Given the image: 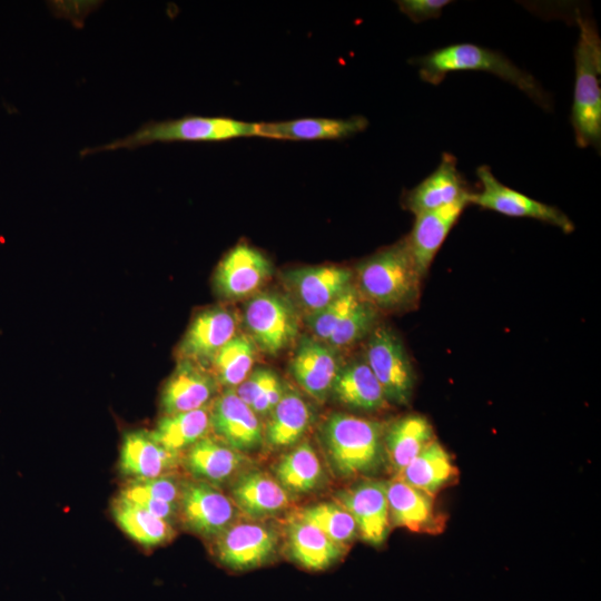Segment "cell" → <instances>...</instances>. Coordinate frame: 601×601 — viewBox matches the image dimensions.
<instances>
[{
  "mask_svg": "<svg viewBox=\"0 0 601 601\" xmlns=\"http://www.w3.org/2000/svg\"><path fill=\"white\" fill-rule=\"evenodd\" d=\"M411 63L418 68L421 79L433 86L440 85L450 72H490L515 86L541 108L548 111L552 109L551 97L539 81L508 57L492 49L474 43H453L414 58Z\"/></svg>",
  "mask_w": 601,
  "mask_h": 601,
  "instance_id": "obj_1",
  "label": "cell"
},
{
  "mask_svg": "<svg viewBox=\"0 0 601 601\" xmlns=\"http://www.w3.org/2000/svg\"><path fill=\"white\" fill-rule=\"evenodd\" d=\"M421 274L407 239L386 247L356 267L357 290L376 309L401 311L420 297Z\"/></svg>",
  "mask_w": 601,
  "mask_h": 601,
  "instance_id": "obj_2",
  "label": "cell"
},
{
  "mask_svg": "<svg viewBox=\"0 0 601 601\" xmlns=\"http://www.w3.org/2000/svg\"><path fill=\"white\" fill-rule=\"evenodd\" d=\"M385 426L373 420L333 413L324 423L323 443L332 469L341 477L368 476L386 462Z\"/></svg>",
  "mask_w": 601,
  "mask_h": 601,
  "instance_id": "obj_3",
  "label": "cell"
},
{
  "mask_svg": "<svg viewBox=\"0 0 601 601\" xmlns=\"http://www.w3.org/2000/svg\"><path fill=\"white\" fill-rule=\"evenodd\" d=\"M579 38L574 50L575 81L571 125L580 148L601 144V41L595 23L577 17Z\"/></svg>",
  "mask_w": 601,
  "mask_h": 601,
  "instance_id": "obj_4",
  "label": "cell"
},
{
  "mask_svg": "<svg viewBox=\"0 0 601 601\" xmlns=\"http://www.w3.org/2000/svg\"><path fill=\"white\" fill-rule=\"evenodd\" d=\"M257 124L225 117L186 116L178 119L148 121L132 134L97 147H86L80 156L101 151L137 149L154 142L221 141L256 136Z\"/></svg>",
  "mask_w": 601,
  "mask_h": 601,
  "instance_id": "obj_5",
  "label": "cell"
},
{
  "mask_svg": "<svg viewBox=\"0 0 601 601\" xmlns=\"http://www.w3.org/2000/svg\"><path fill=\"white\" fill-rule=\"evenodd\" d=\"M364 359L381 384L388 403H410L415 374L403 342L391 327H374L366 342Z\"/></svg>",
  "mask_w": 601,
  "mask_h": 601,
  "instance_id": "obj_6",
  "label": "cell"
},
{
  "mask_svg": "<svg viewBox=\"0 0 601 601\" xmlns=\"http://www.w3.org/2000/svg\"><path fill=\"white\" fill-rule=\"evenodd\" d=\"M243 319L250 339L264 353L276 355L298 334V314L285 296L256 293L244 306Z\"/></svg>",
  "mask_w": 601,
  "mask_h": 601,
  "instance_id": "obj_7",
  "label": "cell"
},
{
  "mask_svg": "<svg viewBox=\"0 0 601 601\" xmlns=\"http://www.w3.org/2000/svg\"><path fill=\"white\" fill-rule=\"evenodd\" d=\"M476 176L481 190L470 193V204L509 217L536 219L555 226L564 233H571L574 229L573 223L562 210L503 185L487 165L479 166Z\"/></svg>",
  "mask_w": 601,
  "mask_h": 601,
  "instance_id": "obj_8",
  "label": "cell"
},
{
  "mask_svg": "<svg viewBox=\"0 0 601 601\" xmlns=\"http://www.w3.org/2000/svg\"><path fill=\"white\" fill-rule=\"evenodd\" d=\"M215 556L225 568L248 571L269 562L278 546L277 532L257 522L231 523L215 539Z\"/></svg>",
  "mask_w": 601,
  "mask_h": 601,
  "instance_id": "obj_9",
  "label": "cell"
},
{
  "mask_svg": "<svg viewBox=\"0 0 601 601\" xmlns=\"http://www.w3.org/2000/svg\"><path fill=\"white\" fill-rule=\"evenodd\" d=\"M235 504L216 485L196 480L183 482L179 512L184 525L207 539H216L235 519Z\"/></svg>",
  "mask_w": 601,
  "mask_h": 601,
  "instance_id": "obj_10",
  "label": "cell"
},
{
  "mask_svg": "<svg viewBox=\"0 0 601 601\" xmlns=\"http://www.w3.org/2000/svg\"><path fill=\"white\" fill-rule=\"evenodd\" d=\"M337 503L353 516L357 535L366 543L383 544L390 531L386 482L363 481L336 494Z\"/></svg>",
  "mask_w": 601,
  "mask_h": 601,
  "instance_id": "obj_11",
  "label": "cell"
},
{
  "mask_svg": "<svg viewBox=\"0 0 601 601\" xmlns=\"http://www.w3.org/2000/svg\"><path fill=\"white\" fill-rule=\"evenodd\" d=\"M210 427L221 442L243 454L258 449L264 441L259 417L235 388H226L213 402Z\"/></svg>",
  "mask_w": 601,
  "mask_h": 601,
  "instance_id": "obj_12",
  "label": "cell"
},
{
  "mask_svg": "<svg viewBox=\"0 0 601 601\" xmlns=\"http://www.w3.org/2000/svg\"><path fill=\"white\" fill-rule=\"evenodd\" d=\"M342 367L337 349L314 336H303L290 361V373L302 390L318 402L331 395Z\"/></svg>",
  "mask_w": 601,
  "mask_h": 601,
  "instance_id": "obj_13",
  "label": "cell"
},
{
  "mask_svg": "<svg viewBox=\"0 0 601 601\" xmlns=\"http://www.w3.org/2000/svg\"><path fill=\"white\" fill-rule=\"evenodd\" d=\"M272 272V264L263 253L238 244L219 263L215 283L223 296L237 299L255 295Z\"/></svg>",
  "mask_w": 601,
  "mask_h": 601,
  "instance_id": "obj_14",
  "label": "cell"
},
{
  "mask_svg": "<svg viewBox=\"0 0 601 601\" xmlns=\"http://www.w3.org/2000/svg\"><path fill=\"white\" fill-rule=\"evenodd\" d=\"M390 523L412 532L439 534L445 529V515L434 497L400 479L386 482Z\"/></svg>",
  "mask_w": 601,
  "mask_h": 601,
  "instance_id": "obj_15",
  "label": "cell"
},
{
  "mask_svg": "<svg viewBox=\"0 0 601 601\" xmlns=\"http://www.w3.org/2000/svg\"><path fill=\"white\" fill-rule=\"evenodd\" d=\"M285 280L299 304L312 314L353 286V273L335 265L312 266L287 272Z\"/></svg>",
  "mask_w": 601,
  "mask_h": 601,
  "instance_id": "obj_16",
  "label": "cell"
},
{
  "mask_svg": "<svg viewBox=\"0 0 601 601\" xmlns=\"http://www.w3.org/2000/svg\"><path fill=\"white\" fill-rule=\"evenodd\" d=\"M236 316L224 307H213L198 314L188 327L179 355L185 361L211 362L216 353L236 336Z\"/></svg>",
  "mask_w": 601,
  "mask_h": 601,
  "instance_id": "obj_17",
  "label": "cell"
},
{
  "mask_svg": "<svg viewBox=\"0 0 601 601\" xmlns=\"http://www.w3.org/2000/svg\"><path fill=\"white\" fill-rule=\"evenodd\" d=\"M471 191L457 169L456 157L443 152L436 169L404 196V206L414 215L451 205Z\"/></svg>",
  "mask_w": 601,
  "mask_h": 601,
  "instance_id": "obj_18",
  "label": "cell"
},
{
  "mask_svg": "<svg viewBox=\"0 0 601 601\" xmlns=\"http://www.w3.org/2000/svg\"><path fill=\"white\" fill-rule=\"evenodd\" d=\"M469 195L451 205L415 215L413 229L406 239L422 277L426 275L436 253L470 205Z\"/></svg>",
  "mask_w": 601,
  "mask_h": 601,
  "instance_id": "obj_19",
  "label": "cell"
},
{
  "mask_svg": "<svg viewBox=\"0 0 601 601\" xmlns=\"http://www.w3.org/2000/svg\"><path fill=\"white\" fill-rule=\"evenodd\" d=\"M216 390L214 375L183 359L164 385L160 406L165 415L198 410L208 406Z\"/></svg>",
  "mask_w": 601,
  "mask_h": 601,
  "instance_id": "obj_20",
  "label": "cell"
},
{
  "mask_svg": "<svg viewBox=\"0 0 601 601\" xmlns=\"http://www.w3.org/2000/svg\"><path fill=\"white\" fill-rule=\"evenodd\" d=\"M179 461V453L160 445L148 431H130L122 437L119 470L131 480H147L168 474Z\"/></svg>",
  "mask_w": 601,
  "mask_h": 601,
  "instance_id": "obj_21",
  "label": "cell"
},
{
  "mask_svg": "<svg viewBox=\"0 0 601 601\" xmlns=\"http://www.w3.org/2000/svg\"><path fill=\"white\" fill-rule=\"evenodd\" d=\"M435 440L432 424L421 414L405 415L385 426L383 439L385 460L394 476Z\"/></svg>",
  "mask_w": 601,
  "mask_h": 601,
  "instance_id": "obj_22",
  "label": "cell"
},
{
  "mask_svg": "<svg viewBox=\"0 0 601 601\" xmlns=\"http://www.w3.org/2000/svg\"><path fill=\"white\" fill-rule=\"evenodd\" d=\"M230 494L235 506L252 519L277 514L289 505L288 492L275 477L258 470L242 474Z\"/></svg>",
  "mask_w": 601,
  "mask_h": 601,
  "instance_id": "obj_23",
  "label": "cell"
},
{
  "mask_svg": "<svg viewBox=\"0 0 601 601\" xmlns=\"http://www.w3.org/2000/svg\"><path fill=\"white\" fill-rule=\"evenodd\" d=\"M287 551L290 559L308 571H322L342 559L346 546L332 541L317 528L299 516L286 530Z\"/></svg>",
  "mask_w": 601,
  "mask_h": 601,
  "instance_id": "obj_24",
  "label": "cell"
},
{
  "mask_svg": "<svg viewBox=\"0 0 601 601\" xmlns=\"http://www.w3.org/2000/svg\"><path fill=\"white\" fill-rule=\"evenodd\" d=\"M331 395L353 410L374 412L388 406L384 391L364 358L342 365Z\"/></svg>",
  "mask_w": 601,
  "mask_h": 601,
  "instance_id": "obj_25",
  "label": "cell"
},
{
  "mask_svg": "<svg viewBox=\"0 0 601 601\" xmlns=\"http://www.w3.org/2000/svg\"><path fill=\"white\" fill-rule=\"evenodd\" d=\"M246 456L220 440L205 436L187 449L185 466L197 480L218 485L246 464Z\"/></svg>",
  "mask_w": 601,
  "mask_h": 601,
  "instance_id": "obj_26",
  "label": "cell"
},
{
  "mask_svg": "<svg viewBox=\"0 0 601 601\" xmlns=\"http://www.w3.org/2000/svg\"><path fill=\"white\" fill-rule=\"evenodd\" d=\"M366 126L367 120L359 116L349 119L303 118L257 124L256 136L289 140L341 139L363 131Z\"/></svg>",
  "mask_w": 601,
  "mask_h": 601,
  "instance_id": "obj_27",
  "label": "cell"
},
{
  "mask_svg": "<svg viewBox=\"0 0 601 601\" xmlns=\"http://www.w3.org/2000/svg\"><path fill=\"white\" fill-rule=\"evenodd\" d=\"M394 477L434 497L457 482L459 470L451 454L435 440Z\"/></svg>",
  "mask_w": 601,
  "mask_h": 601,
  "instance_id": "obj_28",
  "label": "cell"
},
{
  "mask_svg": "<svg viewBox=\"0 0 601 601\" xmlns=\"http://www.w3.org/2000/svg\"><path fill=\"white\" fill-rule=\"evenodd\" d=\"M267 417L264 439L273 449H283L295 445L303 437L313 421V412L299 393L286 387Z\"/></svg>",
  "mask_w": 601,
  "mask_h": 601,
  "instance_id": "obj_29",
  "label": "cell"
},
{
  "mask_svg": "<svg viewBox=\"0 0 601 601\" xmlns=\"http://www.w3.org/2000/svg\"><path fill=\"white\" fill-rule=\"evenodd\" d=\"M181 487L183 482L165 474L147 480H130L120 490L119 496L173 524L179 512Z\"/></svg>",
  "mask_w": 601,
  "mask_h": 601,
  "instance_id": "obj_30",
  "label": "cell"
},
{
  "mask_svg": "<svg viewBox=\"0 0 601 601\" xmlns=\"http://www.w3.org/2000/svg\"><path fill=\"white\" fill-rule=\"evenodd\" d=\"M111 514L121 531L145 548L168 542L175 534L173 524L119 495L111 503Z\"/></svg>",
  "mask_w": 601,
  "mask_h": 601,
  "instance_id": "obj_31",
  "label": "cell"
},
{
  "mask_svg": "<svg viewBox=\"0 0 601 601\" xmlns=\"http://www.w3.org/2000/svg\"><path fill=\"white\" fill-rule=\"evenodd\" d=\"M275 479L294 494L315 490L324 479V470L314 447L308 442L294 446L276 464Z\"/></svg>",
  "mask_w": 601,
  "mask_h": 601,
  "instance_id": "obj_32",
  "label": "cell"
},
{
  "mask_svg": "<svg viewBox=\"0 0 601 601\" xmlns=\"http://www.w3.org/2000/svg\"><path fill=\"white\" fill-rule=\"evenodd\" d=\"M210 428V407L162 416L152 437L171 452L180 453L205 437Z\"/></svg>",
  "mask_w": 601,
  "mask_h": 601,
  "instance_id": "obj_33",
  "label": "cell"
},
{
  "mask_svg": "<svg viewBox=\"0 0 601 601\" xmlns=\"http://www.w3.org/2000/svg\"><path fill=\"white\" fill-rule=\"evenodd\" d=\"M256 345L249 336L237 334L213 357L211 365L217 383L236 388L253 371Z\"/></svg>",
  "mask_w": 601,
  "mask_h": 601,
  "instance_id": "obj_34",
  "label": "cell"
},
{
  "mask_svg": "<svg viewBox=\"0 0 601 601\" xmlns=\"http://www.w3.org/2000/svg\"><path fill=\"white\" fill-rule=\"evenodd\" d=\"M297 516L317 528L332 541L344 546L357 535V526L353 516L337 502L308 505Z\"/></svg>",
  "mask_w": 601,
  "mask_h": 601,
  "instance_id": "obj_35",
  "label": "cell"
},
{
  "mask_svg": "<svg viewBox=\"0 0 601 601\" xmlns=\"http://www.w3.org/2000/svg\"><path fill=\"white\" fill-rule=\"evenodd\" d=\"M376 321L377 309L362 297L325 343L335 349L351 346L370 335Z\"/></svg>",
  "mask_w": 601,
  "mask_h": 601,
  "instance_id": "obj_36",
  "label": "cell"
},
{
  "mask_svg": "<svg viewBox=\"0 0 601 601\" xmlns=\"http://www.w3.org/2000/svg\"><path fill=\"white\" fill-rule=\"evenodd\" d=\"M361 298L362 295L353 285L324 308L308 314L306 317V323L313 336L325 343L342 319L351 312V309L359 302Z\"/></svg>",
  "mask_w": 601,
  "mask_h": 601,
  "instance_id": "obj_37",
  "label": "cell"
},
{
  "mask_svg": "<svg viewBox=\"0 0 601 601\" xmlns=\"http://www.w3.org/2000/svg\"><path fill=\"white\" fill-rule=\"evenodd\" d=\"M277 378L278 374L270 368L258 367L249 373L246 380L236 388L239 398L250 405L270 386Z\"/></svg>",
  "mask_w": 601,
  "mask_h": 601,
  "instance_id": "obj_38",
  "label": "cell"
},
{
  "mask_svg": "<svg viewBox=\"0 0 601 601\" xmlns=\"http://www.w3.org/2000/svg\"><path fill=\"white\" fill-rule=\"evenodd\" d=\"M401 11L413 22H422L436 19L442 14L443 9L452 3L450 0H403L398 1Z\"/></svg>",
  "mask_w": 601,
  "mask_h": 601,
  "instance_id": "obj_39",
  "label": "cell"
},
{
  "mask_svg": "<svg viewBox=\"0 0 601 601\" xmlns=\"http://www.w3.org/2000/svg\"><path fill=\"white\" fill-rule=\"evenodd\" d=\"M287 386L284 382L277 378L266 391L250 405V408L255 414L260 416H268L275 406L280 401L283 394L285 393Z\"/></svg>",
  "mask_w": 601,
  "mask_h": 601,
  "instance_id": "obj_40",
  "label": "cell"
}]
</instances>
